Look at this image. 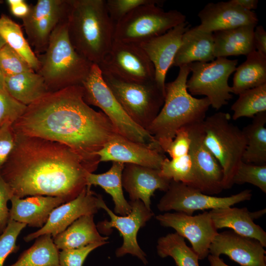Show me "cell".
I'll return each instance as SVG.
<instances>
[{"label": "cell", "instance_id": "4dcf8cb0", "mask_svg": "<svg viewBox=\"0 0 266 266\" xmlns=\"http://www.w3.org/2000/svg\"><path fill=\"white\" fill-rule=\"evenodd\" d=\"M266 112H261L242 130L246 147L242 161L256 165L266 164Z\"/></svg>", "mask_w": 266, "mask_h": 266}, {"label": "cell", "instance_id": "603a6c76", "mask_svg": "<svg viewBox=\"0 0 266 266\" xmlns=\"http://www.w3.org/2000/svg\"><path fill=\"white\" fill-rule=\"evenodd\" d=\"M10 200L9 220L37 228L42 227L53 210L66 202L61 198L46 196H33L25 199L13 196Z\"/></svg>", "mask_w": 266, "mask_h": 266}, {"label": "cell", "instance_id": "5b68a950", "mask_svg": "<svg viewBox=\"0 0 266 266\" xmlns=\"http://www.w3.org/2000/svg\"><path fill=\"white\" fill-rule=\"evenodd\" d=\"M36 56L39 62L36 72L44 79L48 92L81 85L93 64L72 45L67 33V15L52 32L45 52Z\"/></svg>", "mask_w": 266, "mask_h": 266}, {"label": "cell", "instance_id": "816d5d0a", "mask_svg": "<svg viewBox=\"0 0 266 266\" xmlns=\"http://www.w3.org/2000/svg\"><path fill=\"white\" fill-rule=\"evenodd\" d=\"M4 88V77L0 68V89Z\"/></svg>", "mask_w": 266, "mask_h": 266}, {"label": "cell", "instance_id": "7402d4cb", "mask_svg": "<svg viewBox=\"0 0 266 266\" xmlns=\"http://www.w3.org/2000/svg\"><path fill=\"white\" fill-rule=\"evenodd\" d=\"M160 169L126 164L122 172L123 187L130 201L139 200L151 210V198L156 190L166 192L171 180L162 177Z\"/></svg>", "mask_w": 266, "mask_h": 266}, {"label": "cell", "instance_id": "f35d334b", "mask_svg": "<svg viewBox=\"0 0 266 266\" xmlns=\"http://www.w3.org/2000/svg\"><path fill=\"white\" fill-rule=\"evenodd\" d=\"M164 1L162 0H107L106 6L111 19L115 24L141 5L154 4L160 6Z\"/></svg>", "mask_w": 266, "mask_h": 266}, {"label": "cell", "instance_id": "484cf974", "mask_svg": "<svg viewBox=\"0 0 266 266\" xmlns=\"http://www.w3.org/2000/svg\"><path fill=\"white\" fill-rule=\"evenodd\" d=\"M255 25H245L213 33L215 58L245 55L255 50Z\"/></svg>", "mask_w": 266, "mask_h": 266}, {"label": "cell", "instance_id": "3957f363", "mask_svg": "<svg viewBox=\"0 0 266 266\" xmlns=\"http://www.w3.org/2000/svg\"><path fill=\"white\" fill-rule=\"evenodd\" d=\"M67 33L76 52L99 65L114 41L115 24L104 0H68Z\"/></svg>", "mask_w": 266, "mask_h": 266}, {"label": "cell", "instance_id": "1f68e13d", "mask_svg": "<svg viewBox=\"0 0 266 266\" xmlns=\"http://www.w3.org/2000/svg\"><path fill=\"white\" fill-rule=\"evenodd\" d=\"M59 252L52 235L43 234L37 237L15 263L8 266H61Z\"/></svg>", "mask_w": 266, "mask_h": 266}, {"label": "cell", "instance_id": "ac0fdd59", "mask_svg": "<svg viewBox=\"0 0 266 266\" xmlns=\"http://www.w3.org/2000/svg\"><path fill=\"white\" fill-rule=\"evenodd\" d=\"M91 187L87 186L76 198L54 208L44 225L25 236L24 240L29 242L47 234L54 237L80 217L97 213L100 209L99 200L101 196L92 191Z\"/></svg>", "mask_w": 266, "mask_h": 266}, {"label": "cell", "instance_id": "2e32d148", "mask_svg": "<svg viewBox=\"0 0 266 266\" xmlns=\"http://www.w3.org/2000/svg\"><path fill=\"white\" fill-rule=\"evenodd\" d=\"M187 126L191 139L189 154L197 173L199 189L208 195L218 194L224 190L223 171L218 161L204 144L203 122Z\"/></svg>", "mask_w": 266, "mask_h": 266}, {"label": "cell", "instance_id": "ee69618b", "mask_svg": "<svg viewBox=\"0 0 266 266\" xmlns=\"http://www.w3.org/2000/svg\"><path fill=\"white\" fill-rule=\"evenodd\" d=\"M12 123L7 122L0 128V170L15 145V133Z\"/></svg>", "mask_w": 266, "mask_h": 266}, {"label": "cell", "instance_id": "ffe728a7", "mask_svg": "<svg viewBox=\"0 0 266 266\" xmlns=\"http://www.w3.org/2000/svg\"><path fill=\"white\" fill-rule=\"evenodd\" d=\"M190 27L189 23L186 21L165 33L139 45L152 63L155 68V81L165 92L166 73L172 66L180 46L183 34Z\"/></svg>", "mask_w": 266, "mask_h": 266}, {"label": "cell", "instance_id": "7dc6e473", "mask_svg": "<svg viewBox=\"0 0 266 266\" xmlns=\"http://www.w3.org/2000/svg\"><path fill=\"white\" fill-rule=\"evenodd\" d=\"M253 40L255 50L266 56V32L262 26L255 28Z\"/></svg>", "mask_w": 266, "mask_h": 266}, {"label": "cell", "instance_id": "6da1fadb", "mask_svg": "<svg viewBox=\"0 0 266 266\" xmlns=\"http://www.w3.org/2000/svg\"><path fill=\"white\" fill-rule=\"evenodd\" d=\"M12 127L17 134L62 143L97 166V153L118 133L102 112L85 102L81 85L47 93L28 105Z\"/></svg>", "mask_w": 266, "mask_h": 266}, {"label": "cell", "instance_id": "4fadbf2b", "mask_svg": "<svg viewBox=\"0 0 266 266\" xmlns=\"http://www.w3.org/2000/svg\"><path fill=\"white\" fill-rule=\"evenodd\" d=\"M129 202L132 207L131 212L126 215L120 216L109 208L100 196L99 200L100 209L106 212L110 217V221L105 220L100 222L97 227L103 234L109 233L112 228H115L120 232L123 242L115 251L116 257H121L130 254L146 265L148 263L146 255L138 243L137 235L139 230L145 226L154 216V213L139 200L130 201Z\"/></svg>", "mask_w": 266, "mask_h": 266}, {"label": "cell", "instance_id": "277c9868", "mask_svg": "<svg viewBox=\"0 0 266 266\" xmlns=\"http://www.w3.org/2000/svg\"><path fill=\"white\" fill-rule=\"evenodd\" d=\"M191 72L188 65L179 67L176 79L165 84L164 104L147 129L165 153L181 128L203 122L210 103L206 98H194L187 91L186 82Z\"/></svg>", "mask_w": 266, "mask_h": 266}, {"label": "cell", "instance_id": "7bdbcfd3", "mask_svg": "<svg viewBox=\"0 0 266 266\" xmlns=\"http://www.w3.org/2000/svg\"><path fill=\"white\" fill-rule=\"evenodd\" d=\"M191 139L187 126L179 129L175 136L169 144L165 153H167L171 159L179 158L189 154Z\"/></svg>", "mask_w": 266, "mask_h": 266}, {"label": "cell", "instance_id": "c3c4849f", "mask_svg": "<svg viewBox=\"0 0 266 266\" xmlns=\"http://www.w3.org/2000/svg\"><path fill=\"white\" fill-rule=\"evenodd\" d=\"M231 1L241 8L248 11H252L257 8L258 0H231Z\"/></svg>", "mask_w": 266, "mask_h": 266}, {"label": "cell", "instance_id": "8d00e7d4", "mask_svg": "<svg viewBox=\"0 0 266 266\" xmlns=\"http://www.w3.org/2000/svg\"><path fill=\"white\" fill-rule=\"evenodd\" d=\"M233 184L250 183L266 193V164L256 165L241 161L233 179Z\"/></svg>", "mask_w": 266, "mask_h": 266}, {"label": "cell", "instance_id": "e575fe53", "mask_svg": "<svg viewBox=\"0 0 266 266\" xmlns=\"http://www.w3.org/2000/svg\"><path fill=\"white\" fill-rule=\"evenodd\" d=\"M160 174L169 180L179 182L199 189L197 173L194 162L189 154L170 160L166 157L164 159Z\"/></svg>", "mask_w": 266, "mask_h": 266}, {"label": "cell", "instance_id": "74e56055", "mask_svg": "<svg viewBox=\"0 0 266 266\" xmlns=\"http://www.w3.org/2000/svg\"><path fill=\"white\" fill-rule=\"evenodd\" d=\"M0 68L4 78L34 71L28 63L7 44L0 49Z\"/></svg>", "mask_w": 266, "mask_h": 266}, {"label": "cell", "instance_id": "8fae6325", "mask_svg": "<svg viewBox=\"0 0 266 266\" xmlns=\"http://www.w3.org/2000/svg\"><path fill=\"white\" fill-rule=\"evenodd\" d=\"M98 66L102 74L123 81L144 83L155 80L152 63L135 44L114 40L110 50Z\"/></svg>", "mask_w": 266, "mask_h": 266}, {"label": "cell", "instance_id": "f907efd6", "mask_svg": "<svg viewBox=\"0 0 266 266\" xmlns=\"http://www.w3.org/2000/svg\"><path fill=\"white\" fill-rule=\"evenodd\" d=\"M266 212V209H263L255 212H250V215L253 220L263 216Z\"/></svg>", "mask_w": 266, "mask_h": 266}, {"label": "cell", "instance_id": "f6af8a7d", "mask_svg": "<svg viewBox=\"0 0 266 266\" xmlns=\"http://www.w3.org/2000/svg\"><path fill=\"white\" fill-rule=\"evenodd\" d=\"M13 196L11 188L0 173V234L3 232L9 220L7 203Z\"/></svg>", "mask_w": 266, "mask_h": 266}, {"label": "cell", "instance_id": "83f0119b", "mask_svg": "<svg viewBox=\"0 0 266 266\" xmlns=\"http://www.w3.org/2000/svg\"><path fill=\"white\" fill-rule=\"evenodd\" d=\"M124 166L123 163L113 162L105 172L90 173L87 178V186H99L111 196L114 204V212L120 216L128 215L132 209L123 193L122 175Z\"/></svg>", "mask_w": 266, "mask_h": 266}, {"label": "cell", "instance_id": "d6a6232c", "mask_svg": "<svg viewBox=\"0 0 266 266\" xmlns=\"http://www.w3.org/2000/svg\"><path fill=\"white\" fill-rule=\"evenodd\" d=\"M0 34L6 44L19 54L37 72L39 62L23 34L21 27L5 14L0 17Z\"/></svg>", "mask_w": 266, "mask_h": 266}, {"label": "cell", "instance_id": "52a82bcc", "mask_svg": "<svg viewBox=\"0 0 266 266\" xmlns=\"http://www.w3.org/2000/svg\"><path fill=\"white\" fill-rule=\"evenodd\" d=\"M81 86L85 102L100 108L110 120L118 133L134 142L158 144L146 130L133 122L126 114L105 82L97 65H92Z\"/></svg>", "mask_w": 266, "mask_h": 266}, {"label": "cell", "instance_id": "7a4b0ae2", "mask_svg": "<svg viewBox=\"0 0 266 266\" xmlns=\"http://www.w3.org/2000/svg\"><path fill=\"white\" fill-rule=\"evenodd\" d=\"M15 137L0 173L18 198L46 196L69 201L87 186L88 174L98 167L62 143L15 133Z\"/></svg>", "mask_w": 266, "mask_h": 266}, {"label": "cell", "instance_id": "f1b7e54d", "mask_svg": "<svg viewBox=\"0 0 266 266\" xmlns=\"http://www.w3.org/2000/svg\"><path fill=\"white\" fill-rule=\"evenodd\" d=\"M266 84V56L254 50L236 68L233 78L232 93H241Z\"/></svg>", "mask_w": 266, "mask_h": 266}, {"label": "cell", "instance_id": "11a10c76", "mask_svg": "<svg viewBox=\"0 0 266 266\" xmlns=\"http://www.w3.org/2000/svg\"></svg>", "mask_w": 266, "mask_h": 266}, {"label": "cell", "instance_id": "d4e9b609", "mask_svg": "<svg viewBox=\"0 0 266 266\" xmlns=\"http://www.w3.org/2000/svg\"><path fill=\"white\" fill-rule=\"evenodd\" d=\"M209 212L217 230L231 229L237 234L257 239L266 247V233L254 222L246 207H226L211 209Z\"/></svg>", "mask_w": 266, "mask_h": 266}, {"label": "cell", "instance_id": "44dd1931", "mask_svg": "<svg viewBox=\"0 0 266 266\" xmlns=\"http://www.w3.org/2000/svg\"><path fill=\"white\" fill-rule=\"evenodd\" d=\"M198 16L200 20L198 29L212 33L242 26H256L258 22L255 12L244 9L231 0L209 2Z\"/></svg>", "mask_w": 266, "mask_h": 266}, {"label": "cell", "instance_id": "d590c367", "mask_svg": "<svg viewBox=\"0 0 266 266\" xmlns=\"http://www.w3.org/2000/svg\"><path fill=\"white\" fill-rule=\"evenodd\" d=\"M238 95L231 106L233 120L241 117L253 118L261 112H266V84L246 90Z\"/></svg>", "mask_w": 266, "mask_h": 266}, {"label": "cell", "instance_id": "836d02e7", "mask_svg": "<svg viewBox=\"0 0 266 266\" xmlns=\"http://www.w3.org/2000/svg\"><path fill=\"white\" fill-rule=\"evenodd\" d=\"M156 249L161 258L171 257L177 266H200L197 254L187 246L185 238L176 233L160 237Z\"/></svg>", "mask_w": 266, "mask_h": 266}, {"label": "cell", "instance_id": "9a60e30c", "mask_svg": "<svg viewBox=\"0 0 266 266\" xmlns=\"http://www.w3.org/2000/svg\"><path fill=\"white\" fill-rule=\"evenodd\" d=\"M156 219L161 226L171 228L187 238L199 260H203L209 254V246L218 232L209 212L194 216L180 212H166L157 215Z\"/></svg>", "mask_w": 266, "mask_h": 266}, {"label": "cell", "instance_id": "ba28073f", "mask_svg": "<svg viewBox=\"0 0 266 266\" xmlns=\"http://www.w3.org/2000/svg\"><path fill=\"white\" fill-rule=\"evenodd\" d=\"M176 10L165 11L154 4L141 5L115 24L114 40L139 45L186 22Z\"/></svg>", "mask_w": 266, "mask_h": 266}, {"label": "cell", "instance_id": "ab89813d", "mask_svg": "<svg viewBox=\"0 0 266 266\" xmlns=\"http://www.w3.org/2000/svg\"><path fill=\"white\" fill-rule=\"evenodd\" d=\"M26 225L9 220L5 229L0 235V266H3L4 262L9 255L18 250L19 246L16 244V239Z\"/></svg>", "mask_w": 266, "mask_h": 266}, {"label": "cell", "instance_id": "f5cc1de1", "mask_svg": "<svg viewBox=\"0 0 266 266\" xmlns=\"http://www.w3.org/2000/svg\"><path fill=\"white\" fill-rule=\"evenodd\" d=\"M6 44L3 37L0 34V49Z\"/></svg>", "mask_w": 266, "mask_h": 266}, {"label": "cell", "instance_id": "bcb514c9", "mask_svg": "<svg viewBox=\"0 0 266 266\" xmlns=\"http://www.w3.org/2000/svg\"><path fill=\"white\" fill-rule=\"evenodd\" d=\"M10 12L15 17L23 19L29 13L30 5L24 0H7Z\"/></svg>", "mask_w": 266, "mask_h": 266}, {"label": "cell", "instance_id": "db71d44e", "mask_svg": "<svg viewBox=\"0 0 266 266\" xmlns=\"http://www.w3.org/2000/svg\"><path fill=\"white\" fill-rule=\"evenodd\" d=\"M2 0H0V3H2Z\"/></svg>", "mask_w": 266, "mask_h": 266}, {"label": "cell", "instance_id": "60d3db41", "mask_svg": "<svg viewBox=\"0 0 266 266\" xmlns=\"http://www.w3.org/2000/svg\"><path fill=\"white\" fill-rule=\"evenodd\" d=\"M27 106L12 97L5 88L0 89V128L6 123H14L23 114Z\"/></svg>", "mask_w": 266, "mask_h": 266}, {"label": "cell", "instance_id": "e0dca14e", "mask_svg": "<svg viewBox=\"0 0 266 266\" xmlns=\"http://www.w3.org/2000/svg\"><path fill=\"white\" fill-rule=\"evenodd\" d=\"M164 153L158 144L134 142L116 133L97 155L100 162H116L160 169L166 157Z\"/></svg>", "mask_w": 266, "mask_h": 266}, {"label": "cell", "instance_id": "b9f144b4", "mask_svg": "<svg viewBox=\"0 0 266 266\" xmlns=\"http://www.w3.org/2000/svg\"><path fill=\"white\" fill-rule=\"evenodd\" d=\"M107 243L108 241L96 242L80 248L62 250L59 252L60 265L61 266H82L92 251Z\"/></svg>", "mask_w": 266, "mask_h": 266}, {"label": "cell", "instance_id": "7c38bea8", "mask_svg": "<svg viewBox=\"0 0 266 266\" xmlns=\"http://www.w3.org/2000/svg\"><path fill=\"white\" fill-rule=\"evenodd\" d=\"M252 196L251 190L246 189L229 197H214L181 182L171 180L167 190L157 206L162 212L175 210L192 215L196 210L230 207L249 200Z\"/></svg>", "mask_w": 266, "mask_h": 266}, {"label": "cell", "instance_id": "4316f807", "mask_svg": "<svg viewBox=\"0 0 266 266\" xmlns=\"http://www.w3.org/2000/svg\"><path fill=\"white\" fill-rule=\"evenodd\" d=\"M94 215L80 217L63 232L52 237L57 248L61 250L77 249L92 243L106 241L109 237L100 234L94 222Z\"/></svg>", "mask_w": 266, "mask_h": 266}, {"label": "cell", "instance_id": "9c48e42d", "mask_svg": "<svg viewBox=\"0 0 266 266\" xmlns=\"http://www.w3.org/2000/svg\"><path fill=\"white\" fill-rule=\"evenodd\" d=\"M112 94L126 114L138 126L147 129L160 111L165 92L155 80L144 83H131L102 74Z\"/></svg>", "mask_w": 266, "mask_h": 266}, {"label": "cell", "instance_id": "681fc988", "mask_svg": "<svg viewBox=\"0 0 266 266\" xmlns=\"http://www.w3.org/2000/svg\"><path fill=\"white\" fill-rule=\"evenodd\" d=\"M207 257L210 266H230L227 265L219 256L209 254Z\"/></svg>", "mask_w": 266, "mask_h": 266}, {"label": "cell", "instance_id": "d6986e66", "mask_svg": "<svg viewBox=\"0 0 266 266\" xmlns=\"http://www.w3.org/2000/svg\"><path fill=\"white\" fill-rule=\"evenodd\" d=\"M209 254L227 255L240 266H266V251L257 239L233 231L218 233L209 248Z\"/></svg>", "mask_w": 266, "mask_h": 266}, {"label": "cell", "instance_id": "5bb4252c", "mask_svg": "<svg viewBox=\"0 0 266 266\" xmlns=\"http://www.w3.org/2000/svg\"><path fill=\"white\" fill-rule=\"evenodd\" d=\"M68 6V0H38L30 5L22 20L27 40L36 56L46 50L52 32L66 17Z\"/></svg>", "mask_w": 266, "mask_h": 266}, {"label": "cell", "instance_id": "30bf717a", "mask_svg": "<svg viewBox=\"0 0 266 266\" xmlns=\"http://www.w3.org/2000/svg\"><path fill=\"white\" fill-rule=\"evenodd\" d=\"M237 60L217 58L212 62H193L188 64L192 75L186 87L191 95H204L216 110L228 104L232 99V90L228 79L235 71Z\"/></svg>", "mask_w": 266, "mask_h": 266}, {"label": "cell", "instance_id": "8992f818", "mask_svg": "<svg viewBox=\"0 0 266 266\" xmlns=\"http://www.w3.org/2000/svg\"><path fill=\"white\" fill-rule=\"evenodd\" d=\"M231 119L229 113L218 112L203 121L204 144L223 169V189L233 185V179L246 147L242 130L233 124Z\"/></svg>", "mask_w": 266, "mask_h": 266}, {"label": "cell", "instance_id": "f546056e", "mask_svg": "<svg viewBox=\"0 0 266 266\" xmlns=\"http://www.w3.org/2000/svg\"><path fill=\"white\" fill-rule=\"evenodd\" d=\"M4 88L12 97L26 106L48 93L44 79L34 71L4 78Z\"/></svg>", "mask_w": 266, "mask_h": 266}, {"label": "cell", "instance_id": "cb8c5ba5", "mask_svg": "<svg viewBox=\"0 0 266 266\" xmlns=\"http://www.w3.org/2000/svg\"><path fill=\"white\" fill-rule=\"evenodd\" d=\"M215 58L213 33L200 30L197 26L183 34L172 66L179 67L193 62L208 63Z\"/></svg>", "mask_w": 266, "mask_h": 266}]
</instances>
